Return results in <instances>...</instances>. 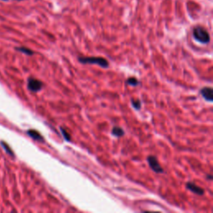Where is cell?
I'll return each mask as SVG.
<instances>
[{"instance_id": "1", "label": "cell", "mask_w": 213, "mask_h": 213, "mask_svg": "<svg viewBox=\"0 0 213 213\" xmlns=\"http://www.w3.org/2000/svg\"><path fill=\"white\" fill-rule=\"evenodd\" d=\"M193 37L194 39L201 43L206 44L210 42V34L207 30L202 26H197L193 29Z\"/></svg>"}, {"instance_id": "3", "label": "cell", "mask_w": 213, "mask_h": 213, "mask_svg": "<svg viewBox=\"0 0 213 213\" xmlns=\"http://www.w3.org/2000/svg\"><path fill=\"white\" fill-rule=\"evenodd\" d=\"M147 160L149 166H150V167H151L153 172H155L156 173H162L164 172L163 169L161 168V165L159 164L158 160L156 159V156H147Z\"/></svg>"}, {"instance_id": "2", "label": "cell", "mask_w": 213, "mask_h": 213, "mask_svg": "<svg viewBox=\"0 0 213 213\" xmlns=\"http://www.w3.org/2000/svg\"><path fill=\"white\" fill-rule=\"evenodd\" d=\"M78 61L84 64H97L102 68H107L109 66L108 61L101 57H79Z\"/></svg>"}, {"instance_id": "13", "label": "cell", "mask_w": 213, "mask_h": 213, "mask_svg": "<svg viewBox=\"0 0 213 213\" xmlns=\"http://www.w3.org/2000/svg\"><path fill=\"white\" fill-rule=\"evenodd\" d=\"M132 105L137 110H139L141 108V106H142V103L139 100H134V101H132Z\"/></svg>"}, {"instance_id": "5", "label": "cell", "mask_w": 213, "mask_h": 213, "mask_svg": "<svg viewBox=\"0 0 213 213\" xmlns=\"http://www.w3.org/2000/svg\"><path fill=\"white\" fill-rule=\"evenodd\" d=\"M186 187H187V189L190 190L191 192H193V193H195L197 195L202 196L204 194V190L202 187L197 186L193 182H187V184H186Z\"/></svg>"}, {"instance_id": "12", "label": "cell", "mask_w": 213, "mask_h": 213, "mask_svg": "<svg viewBox=\"0 0 213 213\" xmlns=\"http://www.w3.org/2000/svg\"><path fill=\"white\" fill-rule=\"evenodd\" d=\"M60 132L62 133V136H63V138H65V140L66 141H68V142H69L70 141V135L68 134V132L66 130H64L62 127H60Z\"/></svg>"}, {"instance_id": "8", "label": "cell", "mask_w": 213, "mask_h": 213, "mask_svg": "<svg viewBox=\"0 0 213 213\" xmlns=\"http://www.w3.org/2000/svg\"><path fill=\"white\" fill-rule=\"evenodd\" d=\"M112 134L113 136H115V137H117V138H120V137H122V136L124 135L125 132L122 127H114L112 128Z\"/></svg>"}, {"instance_id": "14", "label": "cell", "mask_w": 213, "mask_h": 213, "mask_svg": "<svg viewBox=\"0 0 213 213\" xmlns=\"http://www.w3.org/2000/svg\"><path fill=\"white\" fill-rule=\"evenodd\" d=\"M208 179H209V180H212V177H211V175H210V176H208Z\"/></svg>"}, {"instance_id": "9", "label": "cell", "mask_w": 213, "mask_h": 213, "mask_svg": "<svg viewBox=\"0 0 213 213\" xmlns=\"http://www.w3.org/2000/svg\"><path fill=\"white\" fill-rule=\"evenodd\" d=\"M1 145L3 146V149L5 150L6 151V152L8 154V155H10V156H15V155H14V152H13V151L11 149V147H9V146L7 144V143H5V142H1Z\"/></svg>"}, {"instance_id": "4", "label": "cell", "mask_w": 213, "mask_h": 213, "mask_svg": "<svg viewBox=\"0 0 213 213\" xmlns=\"http://www.w3.org/2000/svg\"><path fill=\"white\" fill-rule=\"evenodd\" d=\"M28 88L33 93H37L43 88V83L36 78H30L28 80Z\"/></svg>"}, {"instance_id": "7", "label": "cell", "mask_w": 213, "mask_h": 213, "mask_svg": "<svg viewBox=\"0 0 213 213\" xmlns=\"http://www.w3.org/2000/svg\"><path fill=\"white\" fill-rule=\"evenodd\" d=\"M27 134L35 141H39V142H43L44 141L43 137L38 131L34 130V129H30V130L27 131Z\"/></svg>"}, {"instance_id": "11", "label": "cell", "mask_w": 213, "mask_h": 213, "mask_svg": "<svg viewBox=\"0 0 213 213\" xmlns=\"http://www.w3.org/2000/svg\"><path fill=\"white\" fill-rule=\"evenodd\" d=\"M127 83L128 85H130V86L136 87L139 84V82H138V80L136 78H129L127 80Z\"/></svg>"}, {"instance_id": "10", "label": "cell", "mask_w": 213, "mask_h": 213, "mask_svg": "<svg viewBox=\"0 0 213 213\" xmlns=\"http://www.w3.org/2000/svg\"><path fill=\"white\" fill-rule=\"evenodd\" d=\"M16 50H18L19 52H23V53H25L27 55H33L34 54V52L32 51L31 49L29 48H27L25 47H20V48H16Z\"/></svg>"}, {"instance_id": "6", "label": "cell", "mask_w": 213, "mask_h": 213, "mask_svg": "<svg viewBox=\"0 0 213 213\" xmlns=\"http://www.w3.org/2000/svg\"><path fill=\"white\" fill-rule=\"evenodd\" d=\"M201 94H202V96L204 97L205 100H206L207 102H212L213 90L211 88H209V87L203 88L201 90Z\"/></svg>"}, {"instance_id": "15", "label": "cell", "mask_w": 213, "mask_h": 213, "mask_svg": "<svg viewBox=\"0 0 213 213\" xmlns=\"http://www.w3.org/2000/svg\"><path fill=\"white\" fill-rule=\"evenodd\" d=\"M18 1H19V0H18Z\"/></svg>"}]
</instances>
